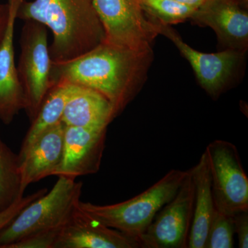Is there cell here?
Segmentation results:
<instances>
[{
	"instance_id": "e0dca14e",
	"label": "cell",
	"mask_w": 248,
	"mask_h": 248,
	"mask_svg": "<svg viewBox=\"0 0 248 248\" xmlns=\"http://www.w3.org/2000/svg\"><path fill=\"white\" fill-rule=\"evenodd\" d=\"M70 86L69 83L63 81L52 85L37 115L31 122L30 128L23 140L18 155L25 153L42 133L62 122Z\"/></svg>"
},
{
	"instance_id": "277c9868",
	"label": "cell",
	"mask_w": 248,
	"mask_h": 248,
	"mask_svg": "<svg viewBox=\"0 0 248 248\" xmlns=\"http://www.w3.org/2000/svg\"><path fill=\"white\" fill-rule=\"evenodd\" d=\"M82 182L60 176L51 190L29 204L0 232V248L29 235L60 230L79 205Z\"/></svg>"
},
{
	"instance_id": "ba28073f",
	"label": "cell",
	"mask_w": 248,
	"mask_h": 248,
	"mask_svg": "<svg viewBox=\"0 0 248 248\" xmlns=\"http://www.w3.org/2000/svg\"><path fill=\"white\" fill-rule=\"evenodd\" d=\"M193 180L190 169L175 196L158 212L140 236L141 248H187L193 218Z\"/></svg>"
},
{
	"instance_id": "7402d4cb",
	"label": "cell",
	"mask_w": 248,
	"mask_h": 248,
	"mask_svg": "<svg viewBox=\"0 0 248 248\" xmlns=\"http://www.w3.org/2000/svg\"><path fill=\"white\" fill-rule=\"evenodd\" d=\"M48 192V189L42 188L37 192L26 197H23L20 200H17L9 208L0 212V232L6 228L26 207L28 206L34 201L40 198L42 195Z\"/></svg>"
},
{
	"instance_id": "cb8c5ba5",
	"label": "cell",
	"mask_w": 248,
	"mask_h": 248,
	"mask_svg": "<svg viewBox=\"0 0 248 248\" xmlns=\"http://www.w3.org/2000/svg\"><path fill=\"white\" fill-rule=\"evenodd\" d=\"M9 17V6L8 3L0 4V44L4 38Z\"/></svg>"
},
{
	"instance_id": "4fadbf2b",
	"label": "cell",
	"mask_w": 248,
	"mask_h": 248,
	"mask_svg": "<svg viewBox=\"0 0 248 248\" xmlns=\"http://www.w3.org/2000/svg\"><path fill=\"white\" fill-rule=\"evenodd\" d=\"M6 1L9 6V21L0 44V122L9 125L26 107L25 97L18 78L14 49L17 10L24 0Z\"/></svg>"
},
{
	"instance_id": "7c38bea8",
	"label": "cell",
	"mask_w": 248,
	"mask_h": 248,
	"mask_svg": "<svg viewBox=\"0 0 248 248\" xmlns=\"http://www.w3.org/2000/svg\"><path fill=\"white\" fill-rule=\"evenodd\" d=\"M140 241L109 228L80 208L59 234L55 248H139Z\"/></svg>"
},
{
	"instance_id": "9c48e42d",
	"label": "cell",
	"mask_w": 248,
	"mask_h": 248,
	"mask_svg": "<svg viewBox=\"0 0 248 248\" xmlns=\"http://www.w3.org/2000/svg\"><path fill=\"white\" fill-rule=\"evenodd\" d=\"M156 24L159 35L170 40L189 62L202 88L212 97H218L228 86L245 53L232 49L216 53H202L184 42L170 25Z\"/></svg>"
},
{
	"instance_id": "52a82bcc",
	"label": "cell",
	"mask_w": 248,
	"mask_h": 248,
	"mask_svg": "<svg viewBox=\"0 0 248 248\" xmlns=\"http://www.w3.org/2000/svg\"><path fill=\"white\" fill-rule=\"evenodd\" d=\"M104 29V42L135 50L152 49L159 35L157 24L146 18L140 0H93Z\"/></svg>"
},
{
	"instance_id": "ffe728a7",
	"label": "cell",
	"mask_w": 248,
	"mask_h": 248,
	"mask_svg": "<svg viewBox=\"0 0 248 248\" xmlns=\"http://www.w3.org/2000/svg\"><path fill=\"white\" fill-rule=\"evenodd\" d=\"M233 217L215 210L210 222L205 248H234Z\"/></svg>"
},
{
	"instance_id": "44dd1931",
	"label": "cell",
	"mask_w": 248,
	"mask_h": 248,
	"mask_svg": "<svg viewBox=\"0 0 248 248\" xmlns=\"http://www.w3.org/2000/svg\"><path fill=\"white\" fill-rule=\"evenodd\" d=\"M60 231L50 230L31 234L6 248H55Z\"/></svg>"
},
{
	"instance_id": "7a4b0ae2",
	"label": "cell",
	"mask_w": 248,
	"mask_h": 248,
	"mask_svg": "<svg viewBox=\"0 0 248 248\" xmlns=\"http://www.w3.org/2000/svg\"><path fill=\"white\" fill-rule=\"evenodd\" d=\"M17 19L41 23L51 31L49 52L54 62L74 60L105 39L93 0H24Z\"/></svg>"
},
{
	"instance_id": "3957f363",
	"label": "cell",
	"mask_w": 248,
	"mask_h": 248,
	"mask_svg": "<svg viewBox=\"0 0 248 248\" xmlns=\"http://www.w3.org/2000/svg\"><path fill=\"white\" fill-rule=\"evenodd\" d=\"M187 172L171 170L140 195L121 203L99 205L80 201L79 207L109 228L140 241L158 212L177 194Z\"/></svg>"
},
{
	"instance_id": "ac0fdd59",
	"label": "cell",
	"mask_w": 248,
	"mask_h": 248,
	"mask_svg": "<svg viewBox=\"0 0 248 248\" xmlns=\"http://www.w3.org/2000/svg\"><path fill=\"white\" fill-rule=\"evenodd\" d=\"M19 156L3 141L0 125V212L24 197Z\"/></svg>"
},
{
	"instance_id": "5bb4252c",
	"label": "cell",
	"mask_w": 248,
	"mask_h": 248,
	"mask_svg": "<svg viewBox=\"0 0 248 248\" xmlns=\"http://www.w3.org/2000/svg\"><path fill=\"white\" fill-rule=\"evenodd\" d=\"M64 124L49 128L39 137L25 153L18 155L24 192L29 185L53 175L62 158Z\"/></svg>"
},
{
	"instance_id": "484cf974",
	"label": "cell",
	"mask_w": 248,
	"mask_h": 248,
	"mask_svg": "<svg viewBox=\"0 0 248 248\" xmlns=\"http://www.w3.org/2000/svg\"><path fill=\"white\" fill-rule=\"evenodd\" d=\"M0 4H1V3H0Z\"/></svg>"
},
{
	"instance_id": "2e32d148",
	"label": "cell",
	"mask_w": 248,
	"mask_h": 248,
	"mask_svg": "<svg viewBox=\"0 0 248 248\" xmlns=\"http://www.w3.org/2000/svg\"><path fill=\"white\" fill-rule=\"evenodd\" d=\"M193 180V218L189 235V248H205L210 222L215 213L211 179L205 152L196 166L190 169Z\"/></svg>"
},
{
	"instance_id": "6da1fadb",
	"label": "cell",
	"mask_w": 248,
	"mask_h": 248,
	"mask_svg": "<svg viewBox=\"0 0 248 248\" xmlns=\"http://www.w3.org/2000/svg\"><path fill=\"white\" fill-rule=\"evenodd\" d=\"M152 49L135 50L103 42L74 60L52 62L50 82L89 88L110 103L115 117L138 94L151 62Z\"/></svg>"
},
{
	"instance_id": "5b68a950",
	"label": "cell",
	"mask_w": 248,
	"mask_h": 248,
	"mask_svg": "<svg viewBox=\"0 0 248 248\" xmlns=\"http://www.w3.org/2000/svg\"><path fill=\"white\" fill-rule=\"evenodd\" d=\"M48 30L41 23L27 20L21 32L17 71L25 97L24 110L31 122L35 119L52 86Z\"/></svg>"
},
{
	"instance_id": "603a6c76",
	"label": "cell",
	"mask_w": 248,
	"mask_h": 248,
	"mask_svg": "<svg viewBox=\"0 0 248 248\" xmlns=\"http://www.w3.org/2000/svg\"><path fill=\"white\" fill-rule=\"evenodd\" d=\"M234 233L237 234L240 248H248V210L240 212L233 216Z\"/></svg>"
},
{
	"instance_id": "d6986e66",
	"label": "cell",
	"mask_w": 248,
	"mask_h": 248,
	"mask_svg": "<svg viewBox=\"0 0 248 248\" xmlns=\"http://www.w3.org/2000/svg\"><path fill=\"white\" fill-rule=\"evenodd\" d=\"M145 14L153 21L165 25L176 24L190 19L195 9L174 0H140Z\"/></svg>"
},
{
	"instance_id": "d4e9b609",
	"label": "cell",
	"mask_w": 248,
	"mask_h": 248,
	"mask_svg": "<svg viewBox=\"0 0 248 248\" xmlns=\"http://www.w3.org/2000/svg\"><path fill=\"white\" fill-rule=\"evenodd\" d=\"M174 1L196 9L203 4L205 0H174Z\"/></svg>"
},
{
	"instance_id": "9a60e30c",
	"label": "cell",
	"mask_w": 248,
	"mask_h": 248,
	"mask_svg": "<svg viewBox=\"0 0 248 248\" xmlns=\"http://www.w3.org/2000/svg\"><path fill=\"white\" fill-rule=\"evenodd\" d=\"M70 84L62 123L69 126L107 128L115 118L107 98L94 90Z\"/></svg>"
},
{
	"instance_id": "8992f818",
	"label": "cell",
	"mask_w": 248,
	"mask_h": 248,
	"mask_svg": "<svg viewBox=\"0 0 248 248\" xmlns=\"http://www.w3.org/2000/svg\"><path fill=\"white\" fill-rule=\"evenodd\" d=\"M205 153L215 208L232 217L248 210V178L236 146L215 140L209 143Z\"/></svg>"
},
{
	"instance_id": "8fae6325",
	"label": "cell",
	"mask_w": 248,
	"mask_h": 248,
	"mask_svg": "<svg viewBox=\"0 0 248 248\" xmlns=\"http://www.w3.org/2000/svg\"><path fill=\"white\" fill-rule=\"evenodd\" d=\"M246 0H205L190 19L213 29L226 49L246 52L248 45V14Z\"/></svg>"
},
{
	"instance_id": "30bf717a",
	"label": "cell",
	"mask_w": 248,
	"mask_h": 248,
	"mask_svg": "<svg viewBox=\"0 0 248 248\" xmlns=\"http://www.w3.org/2000/svg\"><path fill=\"white\" fill-rule=\"evenodd\" d=\"M107 129L65 125L61 162L53 175L76 179L97 173L102 164Z\"/></svg>"
}]
</instances>
